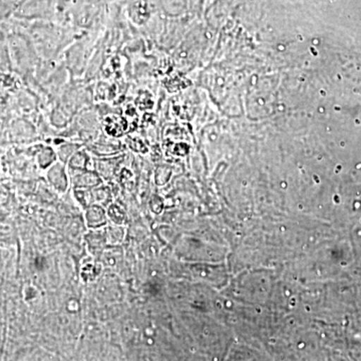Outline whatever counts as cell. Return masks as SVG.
I'll return each mask as SVG.
<instances>
[{
	"mask_svg": "<svg viewBox=\"0 0 361 361\" xmlns=\"http://www.w3.org/2000/svg\"><path fill=\"white\" fill-rule=\"evenodd\" d=\"M47 266V262H45V259L42 257V256H39L35 259V267L37 269L42 270Z\"/></svg>",
	"mask_w": 361,
	"mask_h": 361,
	"instance_id": "1",
	"label": "cell"
}]
</instances>
